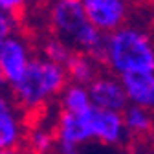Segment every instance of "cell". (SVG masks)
Here are the masks:
<instances>
[{
	"instance_id": "obj_4",
	"label": "cell",
	"mask_w": 154,
	"mask_h": 154,
	"mask_svg": "<svg viewBox=\"0 0 154 154\" xmlns=\"http://www.w3.org/2000/svg\"><path fill=\"white\" fill-rule=\"evenodd\" d=\"M88 112L86 114H70V112L61 110L59 119H57V123H55L57 152L59 154L75 152L77 149H79V145L94 141Z\"/></svg>"
},
{
	"instance_id": "obj_1",
	"label": "cell",
	"mask_w": 154,
	"mask_h": 154,
	"mask_svg": "<svg viewBox=\"0 0 154 154\" xmlns=\"http://www.w3.org/2000/svg\"><path fill=\"white\" fill-rule=\"evenodd\" d=\"M101 63L118 75L152 72L154 70V29L141 24H125L105 37Z\"/></svg>"
},
{
	"instance_id": "obj_16",
	"label": "cell",
	"mask_w": 154,
	"mask_h": 154,
	"mask_svg": "<svg viewBox=\"0 0 154 154\" xmlns=\"http://www.w3.org/2000/svg\"><path fill=\"white\" fill-rule=\"evenodd\" d=\"M15 28H17L15 17L0 9V50H2V46L8 38L11 35H15ZM2 85H4V79H2V73H0V86Z\"/></svg>"
},
{
	"instance_id": "obj_12",
	"label": "cell",
	"mask_w": 154,
	"mask_h": 154,
	"mask_svg": "<svg viewBox=\"0 0 154 154\" xmlns=\"http://www.w3.org/2000/svg\"><path fill=\"white\" fill-rule=\"evenodd\" d=\"M99 61L94 59V57L86 55V53H81V51H73L72 59L66 63V72H68V79L70 83H75V85H83V86H88L95 77H97L101 72H99Z\"/></svg>"
},
{
	"instance_id": "obj_17",
	"label": "cell",
	"mask_w": 154,
	"mask_h": 154,
	"mask_svg": "<svg viewBox=\"0 0 154 154\" xmlns=\"http://www.w3.org/2000/svg\"><path fill=\"white\" fill-rule=\"evenodd\" d=\"M26 6H28V0H0V9L13 17H17Z\"/></svg>"
},
{
	"instance_id": "obj_11",
	"label": "cell",
	"mask_w": 154,
	"mask_h": 154,
	"mask_svg": "<svg viewBox=\"0 0 154 154\" xmlns=\"http://www.w3.org/2000/svg\"><path fill=\"white\" fill-rule=\"evenodd\" d=\"M125 127L130 138L136 140H147L154 134V112L147 110L143 106L128 105L123 110Z\"/></svg>"
},
{
	"instance_id": "obj_9",
	"label": "cell",
	"mask_w": 154,
	"mask_h": 154,
	"mask_svg": "<svg viewBox=\"0 0 154 154\" xmlns=\"http://www.w3.org/2000/svg\"><path fill=\"white\" fill-rule=\"evenodd\" d=\"M22 121L13 101L0 90V149H17L22 141Z\"/></svg>"
},
{
	"instance_id": "obj_21",
	"label": "cell",
	"mask_w": 154,
	"mask_h": 154,
	"mask_svg": "<svg viewBox=\"0 0 154 154\" xmlns=\"http://www.w3.org/2000/svg\"><path fill=\"white\" fill-rule=\"evenodd\" d=\"M127 2H130V0H127Z\"/></svg>"
},
{
	"instance_id": "obj_13",
	"label": "cell",
	"mask_w": 154,
	"mask_h": 154,
	"mask_svg": "<svg viewBox=\"0 0 154 154\" xmlns=\"http://www.w3.org/2000/svg\"><path fill=\"white\" fill-rule=\"evenodd\" d=\"M92 97L88 86L70 83L61 94V108L70 114H86L92 108Z\"/></svg>"
},
{
	"instance_id": "obj_3",
	"label": "cell",
	"mask_w": 154,
	"mask_h": 154,
	"mask_svg": "<svg viewBox=\"0 0 154 154\" xmlns=\"http://www.w3.org/2000/svg\"><path fill=\"white\" fill-rule=\"evenodd\" d=\"M68 85V72L63 64H57L46 57H33L22 79L11 86V92L18 108L26 114H35L53 97L61 95Z\"/></svg>"
},
{
	"instance_id": "obj_15",
	"label": "cell",
	"mask_w": 154,
	"mask_h": 154,
	"mask_svg": "<svg viewBox=\"0 0 154 154\" xmlns=\"http://www.w3.org/2000/svg\"><path fill=\"white\" fill-rule=\"evenodd\" d=\"M73 51L75 50L70 44H66L64 41H61L55 35L46 38L44 44H42V57H46V59H50L57 64H63V66H66V63L72 59Z\"/></svg>"
},
{
	"instance_id": "obj_20",
	"label": "cell",
	"mask_w": 154,
	"mask_h": 154,
	"mask_svg": "<svg viewBox=\"0 0 154 154\" xmlns=\"http://www.w3.org/2000/svg\"><path fill=\"white\" fill-rule=\"evenodd\" d=\"M70 154H81V152H79V150H75V152H70Z\"/></svg>"
},
{
	"instance_id": "obj_18",
	"label": "cell",
	"mask_w": 154,
	"mask_h": 154,
	"mask_svg": "<svg viewBox=\"0 0 154 154\" xmlns=\"http://www.w3.org/2000/svg\"><path fill=\"white\" fill-rule=\"evenodd\" d=\"M0 154H22L18 149H0Z\"/></svg>"
},
{
	"instance_id": "obj_2",
	"label": "cell",
	"mask_w": 154,
	"mask_h": 154,
	"mask_svg": "<svg viewBox=\"0 0 154 154\" xmlns=\"http://www.w3.org/2000/svg\"><path fill=\"white\" fill-rule=\"evenodd\" d=\"M48 20L55 37L70 44L75 51L86 53L101 63L106 35L88 20L83 0H53Z\"/></svg>"
},
{
	"instance_id": "obj_7",
	"label": "cell",
	"mask_w": 154,
	"mask_h": 154,
	"mask_svg": "<svg viewBox=\"0 0 154 154\" xmlns=\"http://www.w3.org/2000/svg\"><path fill=\"white\" fill-rule=\"evenodd\" d=\"M88 119H90L94 141H99L110 147H118V145H123L130 138L127 132V127H125L123 112L103 110V108L92 106L88 112Z\"/></svg>"
},
{
	"instance_id": "obj_5",
	"label": "cell",
	"mask_w": 154,
	"mask_h": 154,
	"mask_svg": "<svg viewBox=\"0 0 154 154\" xmlns=\"http://www.w3.org/2000/svg\"><path fill=\"white\" fill-rule=\"evenodd\" d=\"M83 6L88 20L105 35L128 24L130 8L127 0H83Z\"/></svg>"
},
{
	"instance_id": "obj_8",
	"label": "cell",
	"mask_w": 154,
	"mask_h": 154,
	"mask_svg": "<svg viewBox=\"0 0 154 154\" xmlns=\"http://www.w3.org/2000/svg\"><path fill=\"white\" fill-rule=\"evenodd\" d=\"M88 92H90V97H92V105L95 108L123 112L130 105L121 77L114 75L110 72L99 73L88 85Z\"/></svg>"
},
{
	"instance_id": "obj_19",
	"label": "cell",
	"mask_w": 154,
	"mask_h": 154,
	"mask_svg": "<svg viewBox=\"0 0 154 154\" xmlns=\"http://www.w3.org/2000/svg\"><path fill=\"white\" fill-rule=\"evenodd\" d=\"M150 22H152V29H154V4H152V11H150Z\"/></svg>"
},
{
	"instance_id": "obj_6",
	"label": "cell",
	"mask_w": 154,
	"mask_h": 154,
	"mask_svg": "<svg viewBox=\"0 0 154 154\" xmlns=\"http://www.w3.org/2000/svg\"><path fill=\"white\" fill-rule=\"evenodd\" d=\"M33 61V55L29 44L20 35H11L4 42L0 50V73H2L4 85L15 86L26 73L29 63Z\"/></svg>"
},
{
	"instance_id": "obj_10",
	"label": "cell",
	"mask_w": 154,
	"mask_h": 154,
	"mask_svg": "<svg viewBox=\"0 0 154 154\" xmlns=\"http://www.w3.org/2000/svg\"><path fill=\"white\" fill-rule=\"evenodd\" d=\"M121 81L130 105L143 106L154 112V70L123 75Z\"/></svg>"
},
{
	"instance_id": "obj_14",
	"label": "cell",
	"mask_w": 154,
	"mask_h": 154,
	"mask_svg": "<svg viewBox=\"0 0 154 154\" xmlns=\"http://www.w3.org/2000/svg\"><path fill=\"white\" fill-rule=\"evenodd\" d=\"M28 145L33 154H51L57 150V136L55 128H46L42 125H38L29 130L28 134Z\"/></svg>"
}]
</instances>
